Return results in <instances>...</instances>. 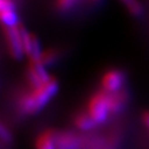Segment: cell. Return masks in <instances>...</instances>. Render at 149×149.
Segmentation results:
<instances>
[{
    "mask_svg": "<svg viewBox=\"0 0 149 149\" xmlns=\"http://www.w3.org/2000/svg\"><path fill=\"white\" fill-rule=\"evenodd\" d=\"M58 90V80L54 76H50V79L42 85L21 92L18 96V108L26 115L37 114L56 94Z\"/></svg>",
    "mask_w": 149,
    "mask_h": 149,
    "instance_id": "obj_1",
    "label": "cell"
},
{
    "mask_svg": "<svg viewBox=\"0 0 149 149\" xmlns=\"http://www.w3.org/2000/svg\"><path fill=\"white\" fill-rule=\"evenodd\" d=\"M85 109L97 125L104 124L107 120L108 116L111 115L108 93L103 90L94 92L87 101Z\"/></svg>",
    "mask_w": 149,
    "mask_h": 149,
    "instance_id": "obj_2",
    "label": "cell"
},
{
    "mask_svg": "<svg viewBox=\"0 0 149 149\" xmlns=\"http://www.w3.org/2000/svg\"><path fill=\"white\" fill-rule=\"evenodd\" d=\"M3 34H5L6 43H7V47H8L9 54L13 59L21 60L23 54H24V50H23L19 24L15 26V27L3 26Z\"/></svg>",
    "mask_w": 149,
    "mask_h": 149,
    "instance_id": "obj_3",
    "label": "cell"
},
{
    "mask_svg": "<svg viewBox=\"0 0 149 149\" xmlns=\"http://www.w3.org/2000/svg\"><path fill=\"white\" fill-rule=\"evenodd\" d=\"M126 81V74L123 70L109 69L103 74L101 79L102 90L106 93H116L124 88V84Z\"/></svg>",
    "mask_w": 149,
    "mask_h": 149,
    "instance_id": "obj_4",
    "label": "cell"
},
{
    "mask_svg": "<svg viewBox=\"0 0 149 149\" xmlns=\"http://www.w3.org/2000/svg\"><path fill=\"white\" fill-rule=\"evenodd\" d=\"M83 145L84 136L71 130H58L56 149H83Z\"/></svg>",
    "mask_w": 149,
    "mask_h": 149,
    "instance_id": "obj_5",
    "label": "cell"
},
{
    "mask_svg": "<svg viewBox=\"0 0 149 149\" xmlns=\"http://www.w3.org/2000/svg\"><path fill=\"white\" fill-rule=\"evenodd\" d=\"M129 101L128 91L123 88L116 93H108V103H109V112L111 115H117L124 111Z\"/></svg>",
    "mask_w": 149,
    "mask_h": 149,
    "instance_id": "obj_6",
    "label": "cell"
},
{
    "mask_svg": "<svg viewBox=\"0 0 149 149\" xmlns=\"http://www.w3.org/2000/svg\"><path fill=\"white\" fill-rule=\"evenodd\" d=\"M56 133L58 130L52 128L44 129L36 138V149H56Z\"/></svg>",
    "mask_w": 149,
    "mask_h": 149,
    "instance_id": "obj_7",
    "label": "cell"
},
{
    "mask_svg": "<svg viewBox=\"0 0 149 149\" xmlns=\"http://www.w3.org/2000/svg\"><path fill=\"white\" fill-rule=\"evenodd\" d=\"M73 124L75 128H77L79 130H82V132H88L97 126V124L91 117V115L87 113L86 109H82L75 113L73 116Z\"/></svg>",
    "mask_w": 149,
    "mask_h": 149,
    "instance_id": "obj_8",
    "label": "cell"
},
{
    "mask_svg": "<svg viewBox=\"0 0 149 149\" xmlns=\"http://www.w3.org/2000/svg\"><path fill=\"white\" fill-rule=\"evenodd\" d=\"M61 56H62V51L59 48H50L43 51L39 62L45 68H48L56 63L61 59Z\"/></svg>",
    "mask_w": 149,
    "mask_h": 149,
    "instance_id": "obj_9",
    "label": "cell"
},
{
    "mask_svg": "<svg viewBox=\"0 0 149 149\" xmlns=\"http://www.w3.org/2000/svg\"><path fill=\"white\" fill-rule=\"evenodd\" d=\"M81 1L82 0H54V8L61 13H65L73 10Z\"/></svg>",
    "mask_w": 149,
    "mask_h": 149,
    "instance_id": "obj_10",
    "label": "cell"
},
{
    "mask_svg": "<svg viewBox=\"0 0 149 149\" xmlns=\"http://www.w3.org/2000/svg\"><path fill=\"white\" fill-rule=\"evenodd\" d=\"M125 5V7L127 8V10L135 17L141 16L143 13V8L140 3L138 2V0H120Z\"/></svg>",
    "mask_w": 149,
    "mask_h": 149,
    "instance_id": "obj_11",
    "label": "cell"
},
{
    "mask_svg": "<svg viewBox=\"0 0 149 149\" xmlns=\"http://www.w3.org/2000/svg\"><path fill=\"white\" fill-rule=\"evenodd\" d=\"M143 122H144L145 126L149 129V111H147V112H145L143 114Z\"/></svg>",
    "mask_w": 149,
    "mask_h": 149,
    "instance_id": "obj_12",
    "label": "cell"
},
{
    "mask_svg": "<svg viewBox=\"0 0 149 149\" xmlns=\"http://www.w3.org/2000/svg\"><path fill=\"white\" fill-rule=\"evenodd\" d=\"M86 1H88L91 5H93V6H100L103 3L104 0H86Z\"/></svg>",
    "mask_w": 149,
    "mask_h": 149,
    "instance_id": "obj_13",
    "label": "cell"
}]
</instances>
